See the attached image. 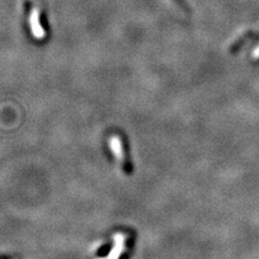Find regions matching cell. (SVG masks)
I'll return each instance as SVG.
<instances>
[{
  "label": "cell",
  "mask_w": 259,
  "mask_h": 259,
  "mask_svg": "<svg viewBox=\"0 0 259 259\" xmlns=\"http://www.w3.org/2000/svg\"><path fill=\"white\" fill-rule=\"evenodd\" d=\"M30 24H31V31L36 39H42L45 36V30L42 29L41 24H40V12L37 9L32 10L30 15Z\"/></svg>",
  "instance_id": "6da1fadb"
},
{
  "label": "cell",
  "mask_w": 259,
  "mask_h": 259,
  "mask_svg": "<svg viewBox=\"0 0 259 259\" xmlns=\"http://www.w3.org/2000/svg\"><path fill=\"white\" fill-rule=\"evenodd\" d=\"M175 1H177L180 6H182L183 9H186V5H185V2H183V0H175Z\"/></svg>",
  "instance_id": "7a4b0ae2"
}]
</instances>
